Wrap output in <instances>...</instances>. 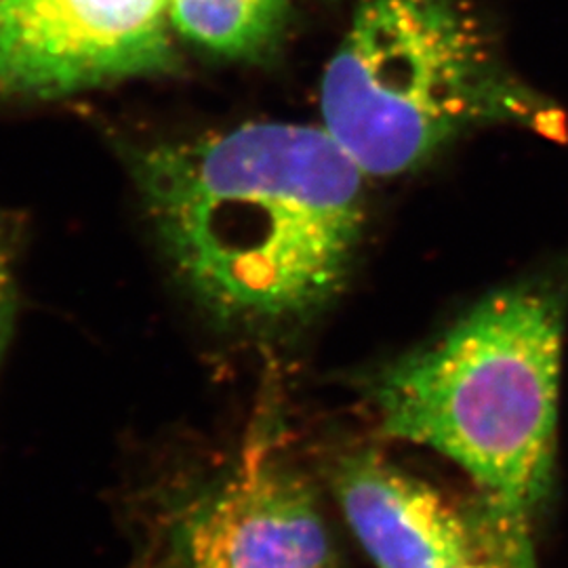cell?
Instances as JSON below:
<instances>
[{
	"label": "cell",
	"mask_w": 568,
	"mask_h": 568,
	"mask_svg": "<svg viewBox=\"0 0 568 568\" xmlns=\"http://www.w3.org/2000/svg\"><path fill=\"white\" fill-rule=\"evenodd\" d=\"M21 224L0 209V365L11 339L18 314V257Z\"/></svg>",
	"instance_id": "cell-8"
},
{
	"label": "cell",
	"mask_w": 568,
	"mask_h": 568,
	"mask_svg": "<svg viewBox=\"0 0 568 568\" xmlns=\"http://www.w3.org/2000/svg\"><path fill=\"white\" fill-rule=\"evenodd\" d=\"M286 20L288 0H169L173 34L225 60L262 58Z\"/></svg>",
	"instance_id": "cell-7"
},
{
	"label": "cell",
	"mask_w": 568,
	"mask_h": 568,
	"mask_svg": "<svg viewBox=\"0 0 568 568\" xmlns=\"http://www.w3.org/2000/svg\"><path fill=\"white\" fill-rule=\"evenodd\" d=\"M321 112L326 133L377 178L487 124L565 135L562 112L501 68L467 0H361L326 65Z\"/></svg>",
	"instance_id": "cell-3"
},
{
	"label": "cell",
	"mask_w": 568,
	"mask_h": 568,
	"mask_svg": "<svg viewBox=\"0 0 568 568\" xmlns=\"http://www.w3.org/2000/svg\"><path fill=\"white\" fill-rule=\"evenodd\" d=\"M180 551L183 568H337L312 490L265 453L190 511Z\"/></svg>",
	"instance_id": "cell-5"
},
{
	"label": "cell",
	"mask_w": 568,
	"mask_h": 568,
	"mask_svg": "<svg viewBox=\"0 0 568 568\" xmlns=\"http://www.w3.org/2000/svg\"><path fill=\"white\" fill-rule=\"evenodd\" d=\"M124 156L173 272L220 321L288 325L344 284L365 173L325 126L246 122Z\"/></svg>",
	"instance_id": "cell-1"
},
{
	"label": "cell",
	"mask_w": 568,
	"mask_h": 568,
	"mask_svg": "<svg viewBox=\"0 0 568 568\" xmlns=\"http://www.w3.org/2000/svg\"><path fill=\"white\" fill-rule=\"evenodd\" d=\"M175 65L169 0H0V98H63Z\"/></svg>",
	"instance_id": "cell-4"
},
{
	"label": "cell",
	"mask_w": 568,
	"mask_h": 568,
	"mask_svg": "<svg viewBox=\"0 0 568 568\" xmlns=\"http://www.w3.org/2000/svg\"><path fill=\"white\" fill-rule=\"evenodd\" d=\"M568 286L501 288L445 335L387 366L371 387L386 436L445 455L516 518L548 493Z\"/></svg>",
	"instance_id": "cell-2"
},
{
	"label": "cell",
	"mask_w": 568,
	"mask_h": 568,
	"mask_svg": "<svg viewBox=\"0 0 568 568\" xmlns=\"http://www.w3.org/2000/svg\"><path fill=\"white\" fill-rule=\"evenodd\" d=\"M450 568H532L528 523L511 525L495 539V544L485 554Z\"/></svg>",
	"instance_id": "cell-9"
},
{
	"label": "cell",
	"mask_w": 568,
	"mask_h": 568,
	"mask_svg": "<svg viewBox=\"0 0 568 568\" xmlns=\"http://www.w3.org/2000/svg\"><path fill=\"white\" fill-rule=\"evenodd\" d=\"M344 516L379 568H450L485 554L511 527L528 523L488 508L476 527L434 488L373 453L345 459L335 476Z\"/></svg>",
	"instance_id": "cell-6"
}]
</instances>
